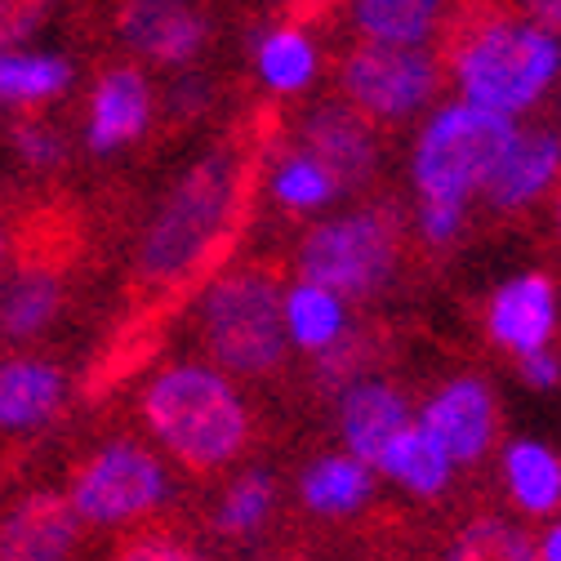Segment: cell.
Masks as SVG:
<instances>
[{"label": "cell", "instance_id": "7402d4cb", "mask_svg": "<svg viewBox=\"0 0 561 561\" xmlns=\"http://www.w3.org/2000/svg\"><path fill=\"white\" fill-rule=\"evenodd\" d=\"M62 312V280L49 272H14L10 286H0V334L32 339Z\"/></svg>", "mask_w": 561, "mask_h": 561}, {"label": "cell", "instance_id": "7c38bea8", "mask_svg": "<svg viewBox=\"0 0 561 561\" xmlns=\"http://www.w3.org/2000/svg\"><path fill=\"white\" fill-rule=\"evenodd\" d=\"M81 517L62 495L36 490L0 517V561H72L81 548Z\"/></svg>", "mask_w": 561, "mask_h": 561}, {"label": "cell", "instance_id": "cb8c5ba5", "mask_svg": "<svg viewBox=\"0 0 561 561\" xmlns=\"http://www.w3.org/2000/svg\"><path fill=\"white\" fill-rule=\"evenodd\" d=\"M280 321H286V339L308 353H325L330 343L343 339V299L299 280L290 295H280Z\"/></svg>", "mask_w": 561, "mask_h": 561}, {"label": "cell", "instance_id": "7a4b0ae2", "mask_svg": "<svg viewBox=\"0 0 561 561\" xmlns=\"http://www.w3.org/2000/svg\"><path fill=\"white\" fill-rule=\"evenodd\" d=\"M442 54L468 103L500 116L535 107L561 72L557 36L535 23H517L495 5H463L442 36Z\"/></svg>", "mask_w": 561, "mask_h": 561}, {"label": "cell", "instance_id": "2e32d148", "mask_svg": "<svg viewBox=\"0 0 561 561\" xmlns=\"http://www.w3.org/2000/svg\"><path fill=\"white\" fill-rule=\"evenodd\" d=\"M148 116H152V90H148L144 72H134V67H112V72L94 85L90 148L116 152V148L134 144V138L148 129Z\"/></svg>", "mask_w": 561, "mask_h": 561}, {"label": "cell", "instance_id": "e575fe53", "mask_svg": "<svg viewBox=\"0 0 561 561\" xmlns=\"http://www.w3.org/2000/svg\"><path fill=\"white\" fill-rule=\"evenodd\" d=\"M522 5H526V14H530L535 27H543V32H557L561 27V0H522Z\"/></svg>", "mask_w": 561, "mask_h": 561}, {"label": "cell", "instance_id": "6da1fadb", "mask_svg": "<svg viewBox=\"0 0 561 561\" xmlns=\"http://www.w3.org/2000/svg\"><path fill=\"white\" fill-rule=\"evenodd\" d=\"M254 165L259 152L250 144V129H241V138L219 144L170 187L134 259L138 299L165 308L170 299L192 290L201 276H209V267L232 250L250 201Z\"/></svg>", "mask_w": 561, "mask_h": 561}, {"label": "cell", "instance_id": "3957f363", "mask_svg": "<svg viewBox=\"0 0 561 561\" xmlns=\"http://www.w3.org/2000/svg\"><path fill=\"white\" fill-rule=\"evenodd\" d=\"M144 424L187 472H219L250 442V405L215 366H165L144 392Z\"/></svg>", "mask_w": 561, "mask_h": 561}, {"label": "cell", "instance_id": "277c9868", "mask_svg": "<svg viewBox=\"0 0 561 561\" xmlns=\"http://www.w3.org/2000/svg\"><path fill=\"white\" fill-rule=\"evenodd\" d=\"M201 343L209 362L237 379H263L286 362L280 286L263 267L219 276L201 299Z\"/></svg>", "mask_w": 561, "mask_h": 561}, {"label": "cell", "instance_id": "d6a6232c", "mask_svg": "<svg viewBox=\"0 0 561 561\" xmlns=\"http://www.w3.org/2000/svg\"><path fill=\"white\" fill-rule=\"evenodd\" d=\"M463 228V205H437V201H424V215H419V232L433 245H450Z\"/></svg>", "mask_w": 561, "mask_h": 561}, {"label": "cell", "instance_id": "d4e9b609", "mask_svg": "<svg viewBox=\"0 0 561 561\" xmlns=\"http://www.w3.org/2000/svg\"><path fill=\"white\" fill-rule=\"evenodd\" d=\"M72 62L54 54H10L0 49V103H45L67 90Z\"/></svg>", "mask_w": 561, "mask_h": 561}, {"label": "cell", "instance_id": "4fadbf2b", "mask_svg": "<svg viewBox=\"0 0 561 561\" xmlns=\"http://www.w3.org/2000/svg\"><path fill=\"white\" fill-rule=\"evenodd\" d=\"M410 424H414L410 401L383 379H357L339 401V428H343L347 455L362 459L370 472L379 468V459L397 442V433Z\"/></svg>", "mask_w": 561, "mask_h": 561}, {"label": "cell", "instance_id": "83f0119b", "mask_svg": "<svg viewBox=\"0 0 561 561\" xmlns=\"http://www.w3.org/2000/svg\"><path fill=\"white\" fill-rule=\"evenodd\" d=\"M276 508V481L267 472H241L215 508L219 535H254Z\"/></svg>", "mask_w": 561, "mask_h": 561}, {"label": "cell", "instance_id": "4dcf8cb0", "mask_svg": "<svg viewBox=\"0 0 561 561\" xmlns=\"http://www.w3.org/2000/svg\"><path fill=\"white\" fill-rule=\"evenodd\" d=\"M49 10L54 0H0V49L27 41Z\"/></svg>", "mask_w": 561, "mask_h": 561}, {"label": "cell", "instance_id": "f1b7e54d", "mask_svg": "<svg viewBox=\"0 0 561 561\" xmlns=\"http://www.w3.org/2000/svg\"><path fill=\"white\" fill-rule=\"evenodd\" d=\"M272 192H276V201L286 209H321L339 187H334V179L308 152H299V157L280 161V170L272 179Z\"/></svg>", "mask_w": 561, "mask_h": 561}, {"label": "cell", "instance_id": "44dd1931", "mask_svg": "<svg viewBox=\"0 0 561 561\" xmlns=\"http://www.w3.org/2000/svg\"><path fill=\"white\" fill-rule=\"evenodd\" d=\"M504 477L522 513L548 517L561 508V455L543 442H513L504 450Z\"/></svg>", "mask_w": 561, "mask_h": 561}, {"label": "cell", "instance_id": "30bf717a", "mask_svg": "<svg viewBox=\"0 0 561 561\" xmlns=\"http://www.w3.org/2000/svg\"><path fill=\"white\" fill-rule=\"evenodd\" d=\"M121 41L152 62H192L205 49L209 23L192 0H121L116 10Z\"/></svg>", "mask_w": 561, "mask_h": 561}, {"label": "cell", "instance_id": "8fae6325", "mask_svg": "<svg viewBox=\"0 0 561 561\" xmlns=\"http://www.w3.org/2000/svg\"><path fill=\"white\" fill-rule=\"evenodd\" d=\"M308 157L334 179L339 192L362 187L379 165V138L375 125L353 103H325L304 121Z\"/></svg>", "mask_w": 561, "mask_h": 561}, {"label": "cell", "instance_id": "484cf974", "mask_svg": "<svg viewBox=\"0 0 561 561\" xmlns=\"http://www.w3.org/2000/svg\"><path fill=\"white\" fill-rule=\"evenodd\" d=\"M437 561H539L530 535L504 517H477L468 522Z\"/></svg>", "mask_w": 561, "mask_h": 561}, {"label": "cell", "instance_id": "603a6c76", "mask_svg": "<svg viewBox=\"0 0 561 561\" xmlns=\"http://www.w3.org/2000/svg\"><path fill=\"white\" fill-rule=\"evenodd\" d=\"M437 14L442 0H353L357 27L379 45H424Z\"/></svg>", "mask_w": 561, "mask_h": 561}, {"label": "cell", "instance_id": "ac0fdd59", "mask_svg": "<svg viewBox=\"0 0 561 561\" xmlns=\"http://www.w3.org/2000/svg\"><path fill=\"white\" fill-rule=\"evenodd\" d=\"M62 401V375L49 362L0 366V433H32L49 424Z\"/></svg>", "mask_w": 561, "mask_h": 561}, {"label": "cell", "instance_id": "8d00e7d4", "mask_svg": "<svg viewBox=\"0 0 561 561\" xmlns=\"http://www.w3.org/2000/svg\"><path fill=\"white\" fill-rule=\"evenodd\" d=\"M557 237H561V201H557Z\"/></svg>", "mask_w": 561, "mask_h": 561}, {"label": "cell", "instance_id": "1f68e13d", "mask_svg": "<svg viewBox=\"0 0 561 561\" xmlns=\"http://www.w3.org/2000/svg\"><path fill=\"white\" fill-rule=\"evenodd\" d=\"M116 561H205L196 548L170 539V535H144L116 552Z\"/></svg>", "mask_w": 561, "mask_h": 561}, {"label": "cell", "instance_id": "ba28073f", "mask_svg": "<svg viewBox=\"0 0 561 561\" xmlns=\"http://www.w3.org/2000/svg\"><path fill=\"white\" fill-rule=\"evenodd\" d=\"M339 81L347 90V103L366 121H405L433 103L442 72H437V58L419 45L366 41L343 58Z\"/></svg>", "mask_w": 561, "mask_h": 561}, {"label": "cell", "instance_id": "d6986e66", "mask_svg": "<svg viewBox=\"0 0 561 561\" xmlns=\"http://www.w3.org/2000/svg\"><path fill=\"white\" fill-rule=\"evenodd\" d=\"M299 495L321 517H347L375 495V472L353 455H325L304 468Z\"/></svg>", "mask_w": 561, "mask_h": 561}, {"label": "cell", "instance_id": "4316f807", "mask_svg": "<svg viewBox=\"0 0 561 561\" xmlns=\"http://www.w3.org/2000/svg\"><path fill=\"white\" fill-rule=\"evenodd\" d=\"M259 72L267 81V90L276 94H299L312 77H317V49L304 32L286 27V32H272L259 45Z\"/></svg>", "mask_w": 561, "mask_h": 561}, {"label": "cell", "instance_id": "ffe728a7", "mask_svg": "<svg viewBox=\"0 0 561 561\" xmlns=\"http://www.w3.org/2000/svg\"><path fill=\"white\" fill-rule=\"evenodd\" d=\"M375 472L392 477L397 485H405L410 495H419V500H437L442 490L450 485V477H455V463H450V455H446L424 428L410 424V428H401L397 442L383 450V459H379Z\"/></svg>", "mask_w": 561, "mask_h": 561}, {"label": "cell", "instance_id": "9c48e42d", "mask_svg": "<svg viewBox=\"0 0 561 561\" xmlns=\"http://www.w3.org/2000/svg\"><path fill=\"white\" fill-rule=\"evenodd\" d=\"M419 428L450 455L455 468L477 463L490 450V442H495V392L477 375H459L428 397L424 414H419Z\"/></svg>", "mask_w": 561, "mask_h": 561}, {"label": "cell", "instance_id": "9a60e30c", "mask_svg": "<svg viewBox=\"0 0 561 561\" xmlns=\"http://www.w3.org/2000/svg\"><path fill=\"white\" fill-rule=\"evenodd\" d=\"M561 174V138L552 129H517L504 161L485 179V196L495 209H522L543 196Z\"/></svg>", "mask_w": 561, "mask_h": 561}, {"label": "cell", "instance_id": "8992f818", "mask_svg": "<svg viewBox=\"0 0 561 561\" xmlns=\"http://www.w3.org/2000/svg\"><path fill=\"white\" fill-rule=\"evenodd\" d=\"M401 232L383 209H357V215L330 219L312 228L299 245V276L339 299H370L397 276Z\"/></svg>", "mask_w": 561, "mask_h": 561}, {"label": "cell", "instance_id": "e0dca14e", "mask_svg": "<svg viewBox=\"0 0 561 561\" xmlns=\"http://www.w3.org/2000/svg\"><path fill=\"white\" fill-rule=\"evenodd\" d=\"M81 250V224L62 201L23 205L14 215V263L19 272H49L62 276V267Z\"/></svg>", "mask_w": 561, "mask_h": 561}, {"label": "cell", "instance_id": "f546056e", "mask_svg": "<svg viewBox=\"0 0 561 561\" xmlns=\"http://www.w3.org/2000/svg\"><path fill=\"white\" fill-rule=\"evenodd\" d=\"M14 152H19V161L27 165V170H54L62 157H67V148H62V138L49 129V125H14Z\"/></svg>", "mask_w": 561, "mask_h": 561}, {"label": "cell", "instance_id": "836d02e7", "mask_svg": "<svg viewBox=\"0 0 561 561\" xmlns=\"http://www.w3.org/2000/svg\"><path fill=\"white\" fill-rule=\"evenodd\" d=\"M517 375L522 383H530L535 392H552L561 383V357L548 353V347H535V353H522L517 357Z\"/></svg>", "mask_w": 561, "mask_h": 561}, {"label": "cell", "instance_id": "52a82bcc", "mask_svg": "<svg viewBox=\"0 0 561 561\" xmlns=\"http://www.w3.org/2000/svg\"><path fill=\"white\" fill-rule=\"evenodd\" d=\"M170 495V481L161 459L144 442H107L72 472V513L90 526H125L161 508Z\"/></svg>", "mask_w": 561, "mask_h": 561}, {"label": "cell", "instance_id": "d590c367", "mask_svg": "<svg viewBox=\"0 0 561 561\" xmlns=\"http://www.w3.org/2000/svg\"><path fill=\"white\" fill-rule=\"evenodd\" d=\"M535 552H539V561H561V522H552V526H548V535L539 539V548H535Z\"/></svg>", "mask_w": 561, "mask_h": 561}, {"label": "cell", "instance_id": "5bb4252c", "mask_svg": "<svg viewBox=\"0 0 561 561\" xmlns=\"http://www.w3.org/2000/svg\"><path fill=\"white\" fill-rule=\"evenodd\" d=\"M552 330H557V286L543 272L504 280L495 299H490V334L517 357L548 347Z\"/></svg>", "mask_w": 561, "mask_h": 561}, {"label": "cell", "instance_id": "5b68a950", "mask_svg": "<svg viewBox=\"0 0 561 561\" xmlns=\"http://www.w3.org/2000/svg\"><path fill=\"white\" fill-rule=\"evenodd\" d=\"M513 138H517L513 116L485 112L477 103H455L437 112L428 129L419 134L410 157L419 196L437 205H468V196L481 192L485 179L495 174Z\"/></svg>", "mask_w": 561, "mask_h": 561}]
</instances>
